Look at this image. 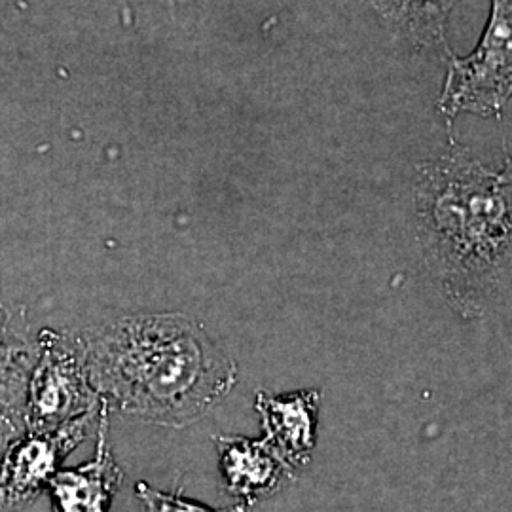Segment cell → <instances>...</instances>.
Listing matches in <instances>:
<instances>
[{
  "label": "cell",
  "mask_w": 512,
  "mask_h": 512,
  "mask_svg": "<svg viewBox=\"0 0 512 512\" xmlns=\"http://www.w3.org/2000/svg\"><path fill=\"white\" fill-rule=\"evenodd\" d=\"M21 437L19 433H16L14 429H10V427H6V425H0V461H2V456H4V452L8 450V446L14 442V440Z\"/></svg>",
  "instance_id": "obj_12"
},
{
  "label": "cell",
  "mask_w": 512,
  "mask_h": 512,
  "mask_svg": "<svg viewBox=\"0 0 512 512\" xmlns=\"http://www.w3.org/2000/svg\"><path fill=\"white\" fill-rule=\"evenodd\" d=\"M97 416L99 412H92L52 433H25L14 440L0 461V512L23 511L48 492L63 461L88 439Z\"/></svg>",
  "instance_id": "obj_5"
},
{
  "label": "cell",
  "mask_w": 512,
  "mask_h": 512,
  "mask_svg": "<svg viewBox=\"0 0 512 512\" xmlns=\"http://www.w3.org/2000/svg\"><path fill=\"white\" fill-rule=\"evenodd\" d=\"M99 408L101 397L90 382L78 334L40 330L27 382L25 433H52Z\"/></svg>",
  "instance_id": "obj_3"
},
{
  "label": "cell",
  "mask_w": 512,
  "mask_h": 512,
  "mask_svg": "<svg viewBox=\"0 0 512 512\" xmlns=\"http://www.w3.org/2000/svg\"><path fill=\"white\" fill-rule=\"evenodd\" d=\"M512 88V0H492L490 18L475 52L450 55L439 110L452 120L459 112L501 118Z\"/></svg>",
  "instance_id": "obj_4"
},
{
  "label": "cell",
  "mask_w": 512,
  "mask_h": 512,
  "mask_svg": "<svg viewBox=\"0 0 512 512\" xmlns=\"http://www.w3.org/2000/svg\"><path fill=\"white\" fill-rule=\"evenodd\" d=\"M395 37L414 48L446 46L448 19L459 0H365Z\"/></svg>",
  "instance_id": "obj_10"
},
{
  "label": "cell",
  "mask_w": 512,
  "mask_h": 512,
  "mask_svg": "<svg viewBox=\"0 0 512 512\" xmlns=\"http://www.w3.org/2000/svg\"><path fill=\"white\" fill-rule=\"evenodd\" d=\"M414 215L421 249L450 306L484 315L511 277V165L488 169L450 145L420 167Z\"/></svg>",
  "instance_id": "obj_2"
},
{
  "label": "cell",
  "mask_w": 512,
  "mask_h": 512,
  "mask_svg": "<svg viewBox=\"0 0 512 512\" xmlns=\"http://www.w3.org/2000/svg\"><path fill=\"white\" fill-rule=\"evenodd\" d=\"M93 389L109 410L186 427L234 389L238 366L183 313H139L76 332Z\"/></svg>",
  "instance_id": "obj_1"
},
{
  "label": "cell",
  "mask_w": 512,
  "mask_h": 512,
  "mask_svg": "<svg viewBox=\"0 0 512 512\" xmlns=\"http://www.w3.org/2000/svg\"><path fill=\"white\" fill-rule=\"evenodd\" d=\"M35 340L23 311L0 304V425L25 435V401Z\"/></svg>",
  "instance_id": "obj_9"
},
{
  "label": "cell",
  "mask_w": 512,
  "mask_h": 512,
  "mask_svg": "<svg viewBox=\"0 0 512 512\" xmlns=\"http://www.w3.org/2000/svg\"><path fill=\"white\" fill-rule=\"evenodd\" d=\"M319 404V389H302L285 395H272L268 391L256 393L255 408L264 440L293 469L310 463L317 442Z\"/></svg>",
  "instance_id": "obj_7"
},
{
  "label": "cell",
  "mask_w": 512,
  "mask_h": 512,
  "mask_svg": "<svg viewBox=\"0 0 512 512\" xmlns=\"http://www.w3.org/2000/svg\"><path fill=\"white\" fill-rule=\"evenodd\" d=\"M215 446L222 482L239 503L251 507L293 480V467L264 439L220 435L215 437Z\"/></svg>",
  "instance_id": "obj_8"
},
{
  "label": "cell",
  "mask_w": 512,
  "mask_h": 512,
  "mask_svg": "<svg viewBox=\"0 0 512 512\" xmlns=\"http://www.w3.org/2000/svg\"><path fill=\"white\" fill-rule=\"evenodd\" d=\"M135 499L139 505V512H249L251 509L245 503H238V505L226 507V509H211L202 503L186 499L181 492H177V494L162 492V490L148 486L147 482L135 484Z\"/></svg>",
  "instance_id": "obj_11"
},
{
  "label": "cell",
  "mask_w": 512,
  "mask_h": 512,
  "mask_svg": "<svg viewBox=\"0 0 512 512\" xmlns=\"http://www.w3.org/2000/svg\"><path fill=\"white\" fill-rule=\"evenodd\" d=\"M109 408L101 401L97 416L95 456L76 469H61L52 478L48 494L52 512H109L124 473L112 454L109 440Z\"/></svg>",
  "instance_id": "obj_6"
}]
</instances>
